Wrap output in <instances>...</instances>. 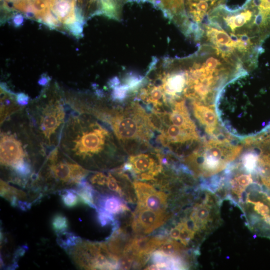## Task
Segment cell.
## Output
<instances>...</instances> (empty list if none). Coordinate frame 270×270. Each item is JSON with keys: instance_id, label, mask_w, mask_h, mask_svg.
Masks as SVG:
<instances>
[{"instance_id": "cell-1", "label": "cell", "mask_w": 270, "mask_h": 270, "mask_svg": "<svg viewBox=\"0 0 270 270\" xmlns=\"http://www.w3.org/2000/svg\"><path fill=\"white\" fill-rule=\"evenodd\" d=\"M0 139L3 177L8 182L26 188L48 154L30 123L26 106L0 124Z\"/></svg>"}, {"instance_id": "cell-2", "label": "cell", "mask_w": 270, "mask_h": 270, "mask_svg": "<svg viewBox=\"0 0 270 270\" xmlns=\"http://www.w3.org/2000/svg\"><path fill=\"white\" fill-rule=\"evenodd\" d=\"M72 111L58 146L68 157L86 169L112 154L114 148L113 138L95 116Z\"/></svg>"}, {"instance_id": "cell-3", "label": "cell", "mask_w": 270, "mask_h": 270, "mask_svg": "<svg viewBox=\"0 0 270 270\" xmlns=\"http://www.w3.org/2000/svg\"><path fill=\"white\" fill-rule=\"evenodd\" d=\"M48 91L29 102L26 110L34 132L49 154L60 144L68 106L58 92Z\"/></svg>"}, {"instance_id": "cell-4", "label": "cell", "mask_w": 270, "mask_h": 270, "mask_svg": "<svg viewBox=\"0 0 270 270\" xmlns=\"http://www.w3.org/2000/svg\"><path fill=\"white\" fill-rule=\"evenodd\" d=\"M88 174V170L68 157L58 146L49 152L29 186L38 194L58 192L76 188Z\"/></svg>"}, {"instance_id": "cell-5", "label": "cell", "mask_w": 270, "mask_h": 270, "mask_svg": "<svg viewBox=\"0 0 270 270\" xmlns=\"http://www.w3.org/2000/svg\"><path fill=\"white\" fill-rule=\"evenodd\" d=\"M242 150V147L232 144L228 138L220 136L206 142L202 149L194 151L185 162L192 174L208 178L226 170Z\"/></svg>"}, {"instance_id": "cell-6", "label": "cell", "mask_w": 270, "mask_h": 270, "mask_svg": "<svg viewBox=\"0 0 270 270\" xmlns=\"http://www.w3.org/2000/svg\"><path fill=\"white\" fill-rule=\"evenodd\" d=\"M68 252L74 263L82 269H120V258L112 254L104 242L82 240Z\"/></svg>"}, {"instance_id": "cell-7", "label": "cell", "mask_w": 270, "mask_h": 270, "mask_svg": "<svg viewBox=\"0 0 270 270\" xmlns=\"http://www.w3.org/2000/svg\"><path fill=\"white\" fill-rule=\"evenodd\" d=\"M158 150L156 154H140L131 156L122 170L129 171L140 180H154L162 171V156Z\"/></svg>"}, {"instance_id": "cell-8", "label": "cell", "mask_w": 270, "mask_h": 270, "mask_svg": "<svg viewBox=\"0 0 270 270\" xmlns=\"http://www.w3.org/2000/svg\"><path fill=\"white\" fill-rule=\"evenodd\" d=\"M228 0H185L188 21L186 36L195 38L203 22L214 10L226 4Z\"/></svg>"}, {"instance_id": "cell-9", "label": "cell", "mask_w": 270, "mask_h": 270, "mask_svg": "<svg viewBox=\"0 0 270 270\" xmlns=\"http://www.w3.org/2000/svg\"><path fill=\"white\" fill-rule=\"evenodd\" d=\"M166 211H156L138 206L134 214L132 227L139 234H148L162 226L170 218Z\"/></svg>"}, {"instance_id": "cell-10", "label": "cell", "mask_w": 270, "mask_h": 270, "mask_svg": "<svg viewBox=\"0 0 270 270\" xmlns=\"http://www.w3.org/2000/svg\"><path fill=\"white\" fill-rule=\"evenodd\" d=\"M138 199V206L156 211H166L167 195L157 191L152 186L140 182L134 183Z\"/></svg>"}, {"instance_id": "cell-11", "label": "cell", "mask_w": 270, "mask_h": 270, "mask_svg": "<svg viewBox=\"0 0 270 270\" xmlns=\"http://www.w3.org/2000/svg\"><path fill=\"white\" fill-rule=\"evenodd\" d=\"M162 10L166 16L179 27L185 34L188 28L185 0H143Z\"/></svg>"}, {"instance_id": "cell-12", "label": "cell", "mask_w": 270, "mask_h": 270, "mask_svg": "<svg viewBox=\"0 0 270 270\" xmlns=\"http://www.w3.org/2000/svg\"><path fill=\"white\" fill-rule=\"evenodd\" d=\"M194 114L204 127L206 132L215 137V132L218 128V116L214 110L210 106L197 102H192Z\"/></svg>"}, {"instance_id": "cell-13", "label": "cell", "mask_w": 270, "mask_h": 270, "mask_svg": "<svg viewBox=\"0 0 270 270\" xmlns=\"http://www.w3.org/2000/svg\"><path fill=\"white\" fill-rule=\"evenodd\" d=\"M76 0H52L50 10L58 21L66 26L76 21Z\"/></svg>"}, {"instance_id": "cell-14", "label": "cell", "mask_w": 270, "mask_h": 270, "mask_svg": "<svg viewBox=\"0 0 270 270\" xmlns=\"http://www.w3.org/2000/svg\"><path fill=\"white\" fill-rule=\"evenodd\" d=\"M97 209L103 210L113 216L130 210V209L118 196L110 195H98L96 198Z\"/></svg>"}, {"instance_id": "cell-15", "label": "cell", "mask_w": 270, "mask_h": 270, "mask_svg": "<svg viewBox=\"0 0 270 270\" xmlns=\"http://www.w3.org/2000/svg\"><path fill=\"white\" fill-rule=\"evenodd\" d=\"M23 107L18 103L16 96L6 88L0 87V124Z\"/></svg>"}, {"instance_id": "cell-16", "label": "cell", "mask_w": 270, "mask_h": 270, "mask_svg": "<svg viewBox=\"0 0 270 270\" xmlns=\"http://www.w3.org/2000/svg\"><path fill=\"white\" fill-rule=\"evenodd\" d=\"M0 196L14 208H18L20 201L27 202L28 196L25 192L10 186L2 179L0 180Z\"/></svg>"}, {"instance_id": "cell-17", "label": "cell", "mask_w": 270, "mask_h": 270, "mask_svg": "<svg viewBox=\"0 0 270 270\" xmlns=\"http://www.w3.org/2000/svg\"><path fill=\"white\" fill-rule=\"evenodd\" d=\"M75 190L80 203L96 210H97V206L94 202V190L86 179L82 180Z\"/></svg>"}, {"instance_id": "cell-18", "label": "cell", "mask_w": 270, "mask_h": 270, "mask_svg": "<svg viewBox=\"0 0 270 270\" xmlns=\"http://www.w3.org/2000/svg\"><path fill=\"white\" fill-rule=\"evenodd\" d=\"M158 250L166 256L184 260V256L186 248L177 240L166 238L158 248Z\"/></svg>"}, {"instance_id": "cell-19", "label": "cell", "mask_w": 270, "mask_h": 270, "mask_svg": "<svg viewBox=\"0 0 270 270\" xmlns=\"http://www.w3.org/2000/svg\"><path fill=\"white\" fill-rule=\"evenodd\" d=\"M256 8L264 24L270 30V0H247Z\"/></svg>"}, {"instance_id": "cell-20", "label": "cell", "mask_w": 270, "mask_h": 270, "mask_svg": "<svg viewBox=\"0 0 270 270\" xmlns=\"http://www.w3.org/2000/svg\"><path fill=\"white\" fill-rule=\"evenodd\" d=\"M82 241V240L80 236L66 230L57 234L58 244L67 252Z\"/></svg>"}, {"instance_id": "cell-21", "label": "cell", "mask_w": 270, "mask_h": 270, "mask_svg": "<svg viewBox=\"0 0 270 270\" xmlns=\"http://www.w3.org/2000/svg\"><path fill=\"white\" fill-rule=\"evenodd\" d=\"M260 152L255 150L248 151L242 156L240 164L248 172L254 174L256 172Z\"/></svg>"}, {"instance_id": "cell-22", "label": "cell", "mask_w": 270, "mask_h": 270, "mask_svg": "<svg viewBox=\"0 0 270 270\" xmlns=\"http://www.w3.org/2000/svg\"><path fill=\"white\" fill-rule=\"evenodd\" d=\"M64 205L67 208L76 207L80 202V198L74 188L61 190L58 192Z\"/></svg>"}, {"instance_id": "cell-23", "label": "cell", "mask_w": 270, "mask_h": 270, "mask_svg": "<svg viewBox=\"0 0 270 270\" xmlns=\"http://www.w3.org/2000/svg\"><path fill=\"white\" fill-rule=\"evenodd\" d=\"M52 230L56 234L66 231L69 226L67 218L64 214L58 213L52 218L51 222Z\"/></svg>"}, {"instance_id": "cell-24", "label": "cell", "mask_w": 270, "mask_h": 270, "mask_svg": "<svg viewBox=\"0 0 270 270\" xmlns=\"http://www.w3.org/2000/svg\"><path fill=\"white\" fill-rule=\"evenodd\" d=\"M96 210L98 222L102 226L104 227L110 224L114 226L118 223L113 215L100 209L98 208Z\"/></svg>"}, {"instance_id": "cell-25", "label": "cell", "mask_w": 270, "mask_h": 270, "mask_svg": "<svg viewBox=\"0 0 270 270\" xmlns=\"http://www.w3.org/2000/svg\"><path fill=\"white\" fill-rule=\"evenodd\" d=\"M106 186L110 190L118 194L121 196H124L121 187L118 184V181L111 173H109L108 174Z\"/></svg>"}, {"instance_id": "cell-26", "label": "cell", "mask_w": 270, "mask_h": 270, "mask_svg": "<svg viewBox=\"0 0 270 270\" xmlns=\"http://www.w3.org/2000/svg\"><path fill=\"white\" fill-rule=\"evenodd\" d=\"M108 176L102 172H96L90 178V183L95 186H104L106 184Z\"/></svg>"}, {"instance_id": "cell-27", "label": "cell", "mask_w": 270, "mask_h": 270, "mask_svg": "<svg viewBox=\"0 0 270 270\" xmlns=\"http://www.w3.org/2000/svg\"><path fill=\"white\" fill-rule=\"evenodd\" d=\"M28 249V248L26 246H22L16 250L14 254L12 263L11 266L8 267V268H10L9 269L14 270L18 267V260L24 255Z\"/></svg>"}, {"instance_id": "cell-28", "label": "cell", "mask_w": 270, "mask_h": 270, "mask_svg": "<svg viewBox=\"0 0 270 270\" xmlns=\"http://www.w3.org/2000/svg\"><path fill=\"white\" fill-rule=\"evenodd\" d=\"M42 21L51 28H54L58 26V20L50 12L45 16Z\"/></svg>"}, {"instance_id": "cell-29", "label": "cell", "mask_w": 270, "mask_h": 270, "mask_svg": "<svg viewBox=\"0 0 270 270\" xmlns=\"http://www.w3.org/2000/svg\"><path fill=\"white\" fill-rule=\"evenodd\" d=\"M66 26L71 32L76 36H79L82 32V24L78 21Z\"/></svg>"}, {"instance_id": "cell-30", "label": "cell", "mask_w": 270, "mask_h": 270, "mask_svg": "<svg viewBox=\"0 0 270 270\" xmlns=\"http://www.w3.org/2000/svg\"><path fill=\"white\" fill-rule=\"evenodd\" d=\"M180 232V228L178 224H176L174 228H172L170 232V237L176 240L179 239Z\"/></svg>"}, {"instance_id": "cell-31", "label": "cell", "mask_w": 270, "mask_h": 270, "mask_svg": "<svg viewBox=\"0 0 270 270\" xmlns=\"http://www.w3.org/2000/svg\"><path fill=\"white\" fill-rule=\"evenodd\" d=\"M18 103L21 106H26L29 103L28 97L24 94H20L16 96Z\"/></svg>"}, {"instance_id": "cell-32", "label": "cell", "mask_w": 270, "mask_h": 270, "mask_svg": "<svg viewBox=\"0 0 270 270\" xmlns=\"http://www.w3.org/2000/svg\"><path fill=\"white\" fill-rule=\"evenodd\" d=\"M24 17L22 14H18L16 15L14 17V20H13V22H14V26H17V27L20 26L24 22Z\"/></svg>"}, {"instance_id": "cell-33", "label": "cell", "mask_w": 270, "mask_h": 270, "mask_svg": "<svg viewBox=\"0 0 270 270\" xmlns=\"http://www.w3.org/2000/svg\"><path fill=\"white\" fill-rule=\"evenodd\" d=\"M49 82V80L46 78V77H42L39 81L40 84L42 86H46L48 82Z\"/></svg>"}, {"instance_id": "cell-34", "label": "cell", "mask_w": 270, "mask_h": 270, "mask_svg": "<svg viewBox=\"0 0 270 270\" xmlns=\"http://www.w3.org/2000/svg\"><path fill=\"white\" fill-rule=\"evenodd\" d=\"M267 188H270V182H269V184H268Z\"/></svg>"}]
</instances>
